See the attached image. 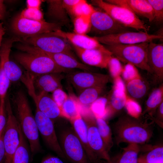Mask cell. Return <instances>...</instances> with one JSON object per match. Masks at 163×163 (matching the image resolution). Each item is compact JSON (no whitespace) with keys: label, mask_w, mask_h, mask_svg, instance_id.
Masks as SVG:
<instances>
[{"label":"cell","mask_w":163,"mask_h":163,"mask_svg":"<svg viewBox=\"0 0 163 163\" xmlns=\"http://www.w3.org/2000/svg\"><path fill=\"white\" fill-rule=\"evenodd\" d=\"M17 48L23 52L16 54L14 58L30 74L34 77L49 73H69L72 70L59 66L43 51L24 43L18 44Z\"/></svg>","instance_id":"1"},{"label":"cell","mask_w":163,"mask_h":163,"mask_svg":"<svg viewBox=\"0 0 163 163\" xmlns=\"http://www.w3.org/2000/svg\"><path fill=\"white\" fill-rule=\"evenodd\" d=\"M152 123L142 121L128 115L120 117L114 126L117 145L122 142L139 145L147 142L153 135Z\"/></svg>","instance_id":"2"},{"label":"cell","mask_w":163,"mask_h":163,"mask_svg":"<svg viewBox=\"0 0 163 163\" xmlns=\"http://www.w3.org/2000/svg\"><path fill=\"white\" fill-rule=\"evenodd\" d=\"M18 120L22 132L29 142L31 157L40 152L39 133L26 96L21 90L18 91L14 98Z\"/></svg>","instance_id":"3"},{"label":"cell","mask_w":163,"mask_h":163,"mask_svg":"<svg viewBox=\"0 0 163 163\" xmlns=\"http://www.w3.org/2000/svg\"><path fill=\"white\" fill-rule=\"evenodd\" d=\"M148 43L118 44L107 45L106 47L120 61L132 64L152 74L147 59Z\"/></svg>","instance_id":"4"},{"label":"cell","mask_w":163,"mask_h":163,"mask_svg":"<svg viewBox=\"0 0 163 163\" xmlns=\"http://www.w3.org/2000/svg\"><path fill=\"white\" fill-rule=\"evenodd\" d=\"M22 42L48 53H64L75 56L65 39L50 33L21 38Z\"/></svg>","instance_id":"5"},{"label":"cell","mask_w":163,"mask_h":163,"mask_svg":"<svg viewBox=\"0 0 163 163\" xmlns=\"http://www.w3.org/2000/svg\"><path fill=\"white\" fill-rule=\"evenodd\" d=\"M94 5L103 9L117 22L124 26L147 32L149 28L144 22L128 9L102 0H93Z\"/></svg>","instance_id":"6"},{"label":"cell","mask_w":163,"mask_h":163,"mask_svg":"<svg viewBox=\"0 0 163 163\" xmlns=\"http://www.w3.org/2000/svg\"><path fill=\"white\" fill-rule=\"evenodd\" d=\"M34 77L28 72L24 73L21 80L27 89L33 100L36 108L52 120L62 117L61 110L48 93L40 92L37 93L34 83Z\"/></svg>","instance_id":"7"},{"label":"cell","mask_w":163,"mask_h":163,"mask_svg":"<svg viewBox=\"0 0 163 163\" xmlns=\"http://www.w3.org/2000/svg\"><path fill=\"white\" fill-rule=\"evenodd\" d=\"M61 24L43 21H35L16 16L12 21V31L21 38L48 33L61 29Z\"/></svg>","instance_id":"8"},{"label":"cell","mask_w":163,"mask_h":163,"mask_svg":"<svg viewBox=\"0 0 163 163\" xmlns=\"http://www.w3.org/2000/svg\"><path fill=\"white\" fill-rule=\"evenodd\" d=\"M5 108L7 122L3 136L5 163H12L14 155L19 143V124L13 113L8 98L5 101Z\"/></svg>","instance_id":"9"},{"label":"cell","mask_w":163,"mask_h":163,"mask_svg":"<svg viewBox=\"0 0 163 163\" xmlns=\"http://www.w3.org/2000/svg\"><path fill=\"white\" fill-rule=\"evenodd\" d=\"M59 144L66 159L72 163H91L73 128L62 132Z\"/></svg>","instance_id":"10"},{"label":"cell","mask_w":163,"mask_h":163,"mask_svg":"<svg viewBox=\"0 0 163 163\" xmlns=\"http://www.w3.org/2000/svg\"><path fill=\"white\" fill-rule=\"evenodd\" d=\"M87 128L88 141L92 151L98 158L111 163V158L107 151L98 131L95 117L89 109L80 111Z\"/></svg>","instance_id":"11"},{"label":"cell","mask_w":163,"mask_h":163,"mask_svg":"<svg viewBox=\"0 0 163 163\" xmlns=\"http://www.w3.org/2000/svg\"><path fill=\"white\" fill-rule=\"evenodd\" d=\"M101 44L107 45L118 44H130L149 42L163 38L161 34H150L147 32L139 31H127L116 34L94 37Z\"/></svg>","instance_id":"12"},{"label":"cell","mask_w":163,"mask_h":163,"mask_svg":"<svg viewBox=\"0 0 163 163\" xmlns=\"http://www.w3.org/2000/svg\"><path fill=\"white\" fill-rule=\"evenodd\" d=\"M34 117L39 132L46 144L59 157L66 160L57 139L52 120L37 108Z\"/></svg>","instance_id":"13"},{"label":"cell","mask_w":163,"mask_h":163,"mask_svg":"<svg viewBox=\"0 0 163 163\" xmlns=\"http://www.w3.org/2000/svg\"><path fill=\"white\" fill-rule=\"evenodd\" d=\"M90 32L103 36L129 31L128 28L120 24L108 14L95 9L91 16Z\"/></svg>","instance_id":"14"},{"label":"cell","mask_w":163,"mask_h":163,"mask_svg":"<svg viewBox=\"0 0 163 163\" xmlns=\"http://www.w3.org/2000/svg\"><path fill=\"white\" fill-rule=\"evenodd\" d=\"M66 76L78 93L90 87L106 86L110 77L109 75L87 71H72L67 73Z\"/></svg>","instance_id":"15"},{"label":"cell","mask_w":163,"mask_h":163,"mask_svg":"<svg viewBox=\"0 0 163 163\" xmlns=\"http://www.w3.org/2000/svg\"><path fill=\"white\" fill-rule=\"evenodd\" d=\"M113 85L107 97L104 119H109L121 110L126 104L127 95L125 83L120 76L113 79Z\"/></svg>","instance_id":"16"},{"label":"cell","mask_w":163,"mask_h":163,"mask_svg":"<svg viewBox=\"0 0 163 163\" xmlns=\"http://www.w3.org/2000/svg\"><path fill=\"white\" fill-rule=\"evenodd\" d=\"M21 42V38L16 37L9 38L2 42L0 48V64L11 82L21 80L23 73L20 67L10 59L11 49L14 43Z\"/></svg>","instance_id":"17"},{"label":"cell","mask_w":163,"mask_h":163,"mask_svg":"<svg viewBox=\"0 0 163 163\" xmlns=\"http://www.w3.org/2000/svg\"><path fill=\"white\" fill-rule=\"evenodd\" d=\"M72 46L84 64L101 68H107L109 60L113 56L107 49H84Z\"/></svg>","instance_id":"18"},{"label":"cell","mask_w":163,"mask_h":163,"mask_svg":"<svg viewBox=\"0 0 163 163\" xmlns=\"http://www.w3.org/2000/svg\"><path fill=\"white\" fill-rule=\"evenodd\" d=\"M148 62L152 74L158 83L163 80V44L152 41L148 43Z\"/></svg>","instance_id":"19"},{"label":"cell","mask_w":163,"mask_h":163,"mask_svg":"<svg viewBox=\"0 0 163 163\" xmlns=\"http://www.w3.org/2000/svg\"><path fill=\"white\" fill-rule=\"evenodd\" d=\"M50 33L62 37L71 43L72 45L81 48L107 49L94 37H91L87 34H79L74 32H66L61 29Z\"/></svg>","instance_id":"20"},{"label":"cell","mask_w":163,"mask_h":163,"mask_svg":"<svg viewBox=\"0 0 163 163\" xmlns=\"http://www.w3.org/2000/svg\"><path fill=\"white\" fill-rule=\"evenodd\" d=\"M109 3L125 8L136 15L144 17L150 22L154 20L152 8L147 0H107Z\"/></svg>","instance_id":"21"},{"label":"cell","mask_w":163,"mask_h":163,"mask_svg":"<svg viewBox=\"0 0 163 163\" xmlns=\"http://www.w3.org/2000/svg\"><path fill=\"white\" fill-rule=\"evenodd\" d=\"M70 122L91 163H98L99 160L94 153L89 145L87 126L82 117L81 113Z\"/></svg>","instance_id":"22"},{"label":"cell","mask_w":163,"mask_h":163,"mask_svg":"<svg viewBox=\"0 0 163 163\" xmlns=\"http://www.w3.org/2000/svg\"><path fill=\"white\" fill-rule=\"evenodd\" d=\"M64 78L62 73L44 74L34 77V85L39 92L52 93L56 89L62 88L61 81Z\"/></svg>","instance_id":"23"},{"label":"cell","mask_w":163,"mask_h":163,"mask_svg":"<svg viewBox=\"0 0 163 163\" xmlns=\"http://www.w3.org/2000/svg\"><path fill=\"white\" fill-rule=\"evenodd\" d=\"M46 2L48 5L46 16L51 21V22L62 25L69 23L68 14L63 5L62 0H48Z\"/></svg>","instance_id":"24"},{"label":"cell","mask_w":163,"mask_h":163,"mask_svg":"<svg viewBox=\"0 0 163 163\" xmlns=\"http://www.w3.org/2000/svg\"><path fill=\"white\" fill-rule=\"evenodd\" d=\"M44 52L51 57L57 65L62 68L70 70L79 69L87 72H91L92 70L89 66L79 62L75 56L68 54Z\"/></svg>","instance_id":"25"},{"label":"cell","mask_w":163,"mask_h":163,"mask_svg":"<svg viewBox=\"0 0 163 163\" xmlns=\"http://www.w3.org/2000/svg\"><path fill=\"white\" fill-rule=\"evenodd\" d=\"M125 83L127 96L135 100L144 98L150 88L149 84L141 76Z\"/></svg>","instance_id":"26"},{"label":"cell","mask_w":163,"mask_h":163,"mask_svg":"<svg viewBox=\"0 0 163 163\" xmlns=\"http://www.w3.org/2000/svg\"><path fill=\"white\" fill-rule=\"evenodd\" d=\"M139 155L138 163H163V145L159 144L147 146Z\"/></svg>","instance_id":"27"},{"label":"cell","mask_w":163,"mask_h":163,"mask_svg":"<svg viewBox=\"0 0 163 163\" xmlns=\"http://www.w3.org/2000/svg\"><path fill=\"white\" fill-rule=\"evenodd\" d=\"M116 157L111 158V163H138L141 147L139 145L129 144Z\"/></svg>","instance_id":"28"},{"label":"cell","mask_w":163,"mask_h":163,"mask_svg":"<svg viewBox=\"0 0 163 163\" xmlns=\"http://www.w3.org/2000/svg\"><path fill=\"white\" fill-rule=\"evenodd\" d=\"M163 102V84L155 88L149 94L142 114H148L149 118L152 117L159 106Z\"/></svg>","instance_id":"29"},{"label":"cell","mask_w":163,"mask_h":163,"mask_svg":"<svg viewBox=\"0 0 163 163\" xmlns=\"http://www.w3.org/2000/svg\"><path fill=\"white\" fill-rule=\"evenodd\" d=\"M106 86H95L85 89L78 94L77 101L81 106H90L104 92Z\"/></svg>","instance_id":"30"},{"label":"cell","mask_w":163,"mask_h":163,"mask_svg":"<svg viewBox=\"0 0 163 163\" xmlns=\"http://www.w3.org/2000/svg\"><path fill=\"white\" fill-rule=\"evenodd\" d=\"M60 110L62 117L70 121L77 117L81 113L80 106L77 98L69 95L62 106Z\"/></svg>","instance_id":"31"},{"label":"cell","mask_w":163,"mask_h":163,"mask_svg":"<svg viewBox=\"0 0 163 163\" xmlns=\"http://www.w3.org/2000/svg\"><path fill=\"white\" fill-rule=\"evenodd\" d=\"M95 118L99 134L107 151L109 152L113 144L111 129L104 119L99 117Z\"/></svg>","instance_id":"32"},{"label":"cell","mask_w":163,"mask_h":163,"mask_svg":"<svg viewBox=\"0 0 163 163\" xmlns=\"http://www.w3.org/2000/svg\"><path fill=\"white\" fill-rule=\"evenodd\" d=\"M19 133V143L14 155L12 163H29L30 153L20 124Z\"/></svg>","instance_id":"33"},{"label":"cell","mask_w":163,"mask_h":163,"mask_svg":"<svg viewBox=\"0 0 163 163\" xmlns=\"http://www.w3.org/2000/svg\"><path fill=\"white\" fill-rule=\"evenodd\" d=\"M95 9L84 0H79L73 8L70 16L72 20L75 17L85 16H91Z\"/></svg>","instance_id":"34"},{"label":"cell","mask_w":163,"mask_h":163,"mask_svg":"<svg viewBox=\"0 0 163 163\" xmlns=\"http://www.w3.org/2000/svg\"><path fill=\"white\" fill-rule=\"evenodd\" d=\"M91 16H82L75 18L73 19L74 32L85 34L90 32L91 28Z\"/></svg>","instance_id":"35"},{"label":"cell","mask_w":163,"mask_h":163,"mask_svg":"<svg viewBox=\"0 0 163 163\" xmlns=\"http://www.w3.org/2000/svg\"><path fill=\"white\" fill-rule=\"evenodd\" d=\"M107 102V97H100L90 106V110L95 117L104 118Z\"/></svg>","instance_id":"36"},{"label":"cell","mask_w":163,"mask_h":163,"mask_svg":"<svg viewBox=\"0 0 163 163\" xmlns=\"http://www.w3.org/2000/svg\"><path fill=\"white\" fill-rule=\"evenodd\" d=\"M123 68L120 61L117 58L113 56L110 57L107 64V69H108L110 76L113 79L120 76Z\"/></svg>","instance_id":"37"},{"label":"cell","mask_w":163,"mask_h":163,"mask_svg":"<svg viewBox=\"0 0 163 163\" xmlns=\"http://www.w3.org/2000/svg\"><path fill=\"white\" fill-rule=\"evenodd\" d=\"M11 82L0 64V103L5 102L6 96Z\"/></svg>","instance_id":"38"},{"label":"cell","mask_w":163,"mask_h":163,"mask_svg":"<svg viewBox=\"0 0 163 163\" xmlns=\"http://www.w3.org/2000/svg\"><path fill=\"white\" fill-rule=\"evenodd\" d=\"M121 75L125 83L141 76L137 67L130 63H126L123 66Z\"/></svg>","instance_id":"39"},{"label":"cell","mask_w":163,"mask_h":163,"mask_svg":"<svg viewBox=\"0 0 163 163\" xmlns=\"http://www.w3.org/2000/svg\"><path fill=\"white\" fill-rule=\"evenodd\" d=\"M18 15L21 18L29 20L38 21H44L43 14L40 9L27 8Z\"/></svg>","instance_id":"40"},{"label":"cell","mask_w":163,"mask_h":163,"mask_svg":"<svg viewBox=\"0 0 163 163\" xmlns=\"http://www.w3.org/2000/svg\"><path fill=\"white\" fill-rule=\"evenodd\" d=\"M147 0L153 10L154 21L158 23L161 22L163 20V0Z\"/></svg>","instance_id":"41"},{"label":"cell","mask_w":163,"mask_h":163,"mask_svg":"<svg viewBox=\"0 0 163 163\" xmlns=\"http://www.w3.org/2000/svg\"><path fill=\"white\" fill-rule=\"evenodd\" d=\"M52 97L60 109L68 95L63 90L62 88H59L52 93Z\"/></svg>","instance_id":"42"},{"label":"cell","mask_w":163,"mask_h":163,"mask_svg":"<svg viewBox=\"0 0 163 163\" xmlns=\"http://www.w3.org/2000/svg\"><path fill=\"white\" fill-rule=\"evenodd\" d=\"M160 127L163 128V102L157 108L154 116L150 118Z\"/></svg>","instance_id":"43"},{"label":"cell","mask_w":163,"mask_h":163,"mask_svg":"<svg viewBox=\"0 0 163 163\" xmlns=\"http://www.w3.org/2000/svg\"><path fill=\"white\" fill-rule=\"evenodd\" d=\"M7 122L5 102L0 103V132L5 127Z\"/></svg>","instance_id":"44"},{"label":"cell","mask_w":163,"mask_h":163,"mask_svg":"<svg viewBox=\"0 0 163 163\" xmlns=\"http://www.w3.org/2000/svg\"><path fill=\"white\" fill-rule=\"evenodd\" d=\"M79 0H62L64 7L68 15L70 16L74 6Z\"/></svg>","instance_id":"45"},{"label":"cell","mask_w":163,"mask_h":163,"mask_svg":"<svg viewBox=\"0 0 163 163\" xmlns=\"http://www.w3.org/2000/svg\"><path fill=\"white\" fill-rule=\"evenodd\" d=\"M40 163H64L59 157L49 155L44 157Z\"/></svg>","instance_id":"46"},{"label":"cell","mask_w":163,"mask_h":163,"mask_svg":"<svg viewBox=\"0 0 163 163\" xmlns=\"http://www.w3.org/2000/svg\"><path fill=\"white\" fill-rule=\"evenodd\" d=\"M43 0H27L26 1L27 8L40 9Z\"/></svg>","instance_id":"47"},{"label":"cell","mask_w":163,"mask_h":163,"mask_svg":"<svg viewBox=\"0 0 163 163\" xmlns=\"http://www.w3.org/2000/svg\"><path fill=\"white\" fill-rule=\"evenodd\" d=\"M4 128L0 132V163L4 158L5 155V149L3 141Z\"/></svg>","instance_id":"48"},{"label":"cell","mask_w":163,"mask_h":163,"mask_svg":"<svg viewBox=\"0 0 163 163\" xmlns=\"http://www.w3.org/2000/svg\"><path fill=\"white\" fill-rule=\"evenodd\" d=\"M4 2V0H0V20H4L7 14L6 9Z\"/></svg>","instance_id":"49"},{"label":"cell","mask_w":163,"mask_h":163,"mask_svg":"<svg viewBox=\"0 0 163 163\" xmlns=\"http://www.w3.org/2000/svg\"><path fill=\"white\" fill-rule=\"evenodd\" d=\"M5 33V29L3 27V23H0V48L2 44L3 37Z\"/></svg>","instance_id":"50"},{"label":"cell","mask_w":163,"mask_h":163,"mask_svg":"<svg viewBox=\"0 0 163 163\" xmlns=\"http://www.w3.org/2000/svg\"><path fill=\"white\" fill-rule=\"evenodd\" d=\"M99 163H107V162H100Z\"/></svg>","instance_id":"51"}]
</instances>
